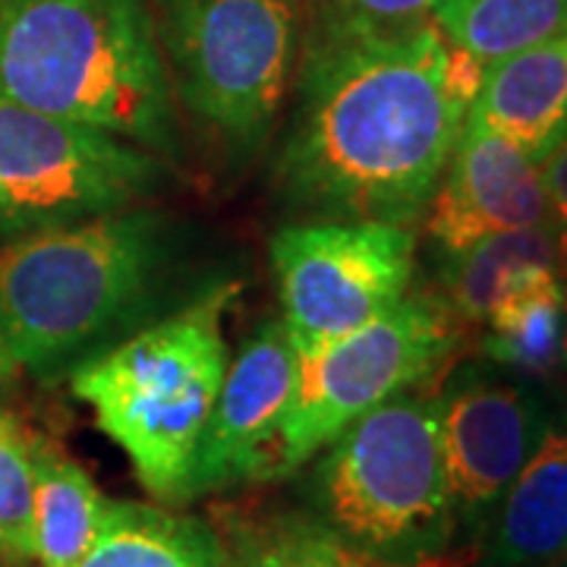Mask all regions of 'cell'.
Masks as SVG:
<instances>
[{"mask_svg":"<svg viewBox=\"0 0 567 567\" xmlns=\"http://www.w3.org/2000/svg\"><path fill=\"white\" fill-rule=\"evenodd\" d=\"M483 70L432 17L394 29L319 20L275 162L278 196L316 221L413 227L464 133Z\"/></svg>","mask_w":567,"mask_h":567,"instance_id":"cell-1","label":"cell"},{"mask_svg":"<svg viewBox=\"0 0 567 567\" xmlns=\"http://www.w3.org/2000/svg\"><path fill=\"white\" fill-rule=\"evenodd\" d=\"M183 224L123 208L0 244V344L44 382L126 341L171 303L186 268Z\"/></svg>","mask_w":567,"mask_h":567,"instance_id":"cell-2","label":"cell"},{"mask_svg":"<svg viewBox=\"0 0 567 567\" xmlns=\"http://www.w3.org/2000/svg\"><path fill=\"white\" fill-rule=\"evenodd\" d=\"M0 99L177 162L181 133L145 0H0Z\"/></svg>","mask_w":567,"mask_h":567,"instance_id":"cell-3","label":"cell"},{"mask_svg":"<svg viewBox=\"0 0 567 567\" xmlns=\"http://www.w3.org/2000/svg\"><path fill=\"white\" fill-rule=\"evenodd\" d=\"M237 284H208L181 309L70 372L73 394L155 498L181 505L227 375L224 312Z\"/></svg>","mask_w":567,"mask_h":567,"instance_id":"cell-4","label":"cell"},{"mask_svg":"<svg viewBox=\"0 0 567 567\" xmlns=\"http://www.w3.org/2000/svg\"><path fill=\"white\" fill-rule=\"evenodd\" d=\"M312 461L309 511L379 565L429 567L457 543L439 385L388 398Z\"/></svg>","mask_w":567,"mask_h":567,"instance_id":"cell-5","label":"cell"},{"mask_svg":"<svg viewBox=\"0 0 567 567\" xmlns=\"http://www.w3.org/2000/svg\"><path fill=\"white\" fill-rule=\"evenodd\" d=\"M167 76L230 155L249 158L278 126L297 63V0H152Z\"/></svg>","mask_w":567,"mask_h":567,"instance_id":"cell-6","label":"cell"},{"mask_svg":"<svg viewBox=\"0 0 567 567\" xmlns=\"http://www.w3.org/2000/svg\"><path fill=\"white\" fill-rule=\"evenodd\" d=\"M461 328L442 297L404 293L341 341L297 357V391L278 429L265 480L303 470L369 410L401 391L429 385L454 357Z\"/></svg>","mask_w":567,"mask_h":567,"instance_id":"cell-7","label":"cell"},{"mask_svg":"<svg viewBox=\"0 0 567 567\" xmlns=\"http://www.w3.org/2000/svg\"><path fill=\"white\" fill-rule=\"evenodd\" d=\"M162 155L104 130L0 99V230L44 227L123 212L164 193Z\"/></svg>","mask_w":567,"mask_h":567,"instance_id":"cell-8","label":"cell"},{"mask_svg":"<svg viewBox=\"0 0 567 567\" xmlns=\"http://www.w3.org/2000/svg\"><path fill=\"white\" fill-rule=\"evenodd\" d=\"M413 227L382 221L287 224L271 237V271L297 357L363 328L413 281Z\"/></svg>","mask_w":567,"mask_h":567,"instance_id":"cell-9","label":"cell"},{"mask_svg":"<svg viewBox=\"0 0 567 567\" xmlns=\"http://www.w3.org/2000/svg\"><path fill=\"white\" fill-rule=\"evenodd\" d=\"M439 413L457 539L476 548L511 483L567 416L548 382L486 357L439 382Z\"/></svg>","mask_w":567,"mask_h":567,"instance_id":"cell-10","label":"cell"},{"mask_svg":"<svg viewBox=\"0 0 567 567\" xmlns=\"http://www.w3.org/2000/svg\"><path fill=\"white\" fill-rule=\"evenodd\" d=\"M297 391V353L284 322H265L227 365L193 461L186 502L265 480L268 457Z\"/></svg>","mask_w":567,"mask_h":567,"instance_id":"cell-11","label":"cell"},{"mask_svg":"<svg viewBox=\"0 0 567 567\" xmlns=\"http://www.w3.org/2000/svg\"><path fill=\"white\" fill-rule=\"evenodd\" d=\"M425 212L429 237L442 256L495 234L555 221L543 167L514 142L473 123H464Z\"/></svg>","mask_w":567,"mask_h":567,"instance_id":"cell-12","label":"cell"},{"mask_svg":"<svg viewBox=\"0 0 567 567\" xmlns=\"http://www.w3.org/2000/svg\"><path fill=\"white\" fill-rule=\"evenodd\" d=\"M466 123L546 162L567 140V35L486 63Z\"/></svg>","mask_w":567,"mask_h":567,"instance_id":"cell-13","label":"cell"},{"mask_svg":"<svg viewBox=\"0 0 567 567\" xmlns=\"http://www.w3.org/2000/svg\"><path fill=\"white\" fill-rule=\"evenodd\" d=\"M567 558V420L511 483L476 546V567H548Z\"/></svg>","mask_w":567,"mask_h":567,"instance_id":"cell-14","label":"cell"},{"mask_svg":"<svg viewBox=\"0 0 567 567\" xmlns=\"http://www.w3.org/2000/svg\"><path fill=\"white\" fill-rule=\"evenodd\" d=\"M558 221L495 234L442 256V300L461 324H486L488 316L529 284L558 271Z\"/></svg>","mask_w":567,"mask_h":567,"instance_id":"cell-15","label":"cell"},{"mask_svg":"<svg viewBox=\"0 0 567 567\" xmlns=\"http://www.w3.org/2000/svg\"><path fill=\"white\" fill-rule=\"evenodd\" d=\"M80 567H230L224 539L199 517L140 502H107Z\"/></svg>","mask_w":567,"mask_h":567,"instance_id":"cell-16","label":"cell"},{"mask_svg":"<svg viewBox=\"0 0 567 567\" xmlns=\"http://www.w3.org/2000/svg\"><path fill=\"white\" fill-rule=\"evenodd\" d=\"M35 461V561L41 567H80L104 517L95 480L61 447L32 439Z\"/></svg>","mask_w":567,"mask_h":567,"instance_id":"cell-17","label":"cell"},{"mask_svg":"<svg viewBox=\"0 0 567 567\" xmlns=\"http://www.w3.org/2000/svg\"><path fill=\"white\" fill-rule=\"evenodd\" d=\"M480 350L492 363L551 382L565 363L567 306L558 271L514 293L483 324Z\"/></svg>","mask_w":567,"mask_h":567,"instance_id":"cell-18","label":"cell"},{"mask_svg":"<svg viewBox=\"0 0 567 567\" xmlns=\"http://www.w3.org/2000/svg\"><path fill=\"white\" fill-rule=\"evenodd\" d=\"M432 20L451 44L486 66L567 35V0H435Z\"/></svg>","mask_w":567,"mask_h":567,"instance_id":"cell-19","label":"cell"},{"mask_svg":"<svg viewBox=\"0 0 567 567\" xmlns=\"http://www.w3.org/2000/svg\"><path fill=\"white\" fill-rule=\"evenodd\" d=\"M230 567H388L350 546L312 511L230 520Z\"/></svg>","mask_w":567,"mask_h":567,"instance_id":"cell-20","label":"cell"},{"mask_svg":"<svg viewBox=\"0 0 567 567\" xmlns=\"http://www.w3.org/2000/svg\"><path fill=\"white\" fill-rule=\"evenodd\" d=\"M0 558L35 561V461L32 435L0 410Z\"/></svg>","mask_w":567,"mask_h":567,"instance_id":"cell-21","label":"cell"},{"mask_svg":"<svg viewBox=\"0 0 567 567\" xmlns=\"http://www.w3.org/2000/svg\"><path fill=\"white\" fill-rule=\"evenodd\" d=\"M432 3L435 0H322L319 20L394 29V25L429 20Z\"/></svg>","mask_w":567,"mask_h":567,"instance_id":"cell-22","label":"cell"},{"mask_svg":"<svg viewBox=\"0 0 567 567\" xmlns=\"http://www.w3.org/2000/svg\"><path fill=\"white\" fill-rule=\"evenodd\" d=\"M539 167H543V181H546L551 218L558 221V227H567V140Z\"/></svg>","mask_w":567,"mask_h":567,"instance_id":"cell-23","label":"cell"},{"mask_svg":"<svg viewBox=\"0 0 567 567\" xmlns=\"http://www.w3.org/2000/svg\"><path fill=\"white\" fill-rule=\"evenodd\" d=\"M558 281L565 290V306H567V227L558 230ZM565 363H567V341H565Z\"/></svg>","mask_w":567,"mask_h":567,"instance_id":"cell-24","label":"cell"},{"mask_svg":"<svg viewBox=\"0 0 567 567\" xmlns=\"http://www.w3.org/2000/svg\"><path fill=\"white\" fill-rule=\"evenodd\" d=\"M13 369H17V365H13V360L7 357V350H3V344H0V385L13 379Z\"/></svg>","mask_w":567,"mask_h":567,"instance_id":"cell-25","label":"cell"},{"mask_svg":"<svg viewBox=\"0 0 567 567\" xmlns=\"http://www.w3.org/2000/svg\"><path fill=\"white\" fill-rule=\"evenodd\" d=\"M548 567H567V558H561V561H555V565H548Z\"/></svg>","mask_w":567,"mask_h":567,"instance_id":"cell-26","label":"cell"}]
</instances>
